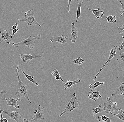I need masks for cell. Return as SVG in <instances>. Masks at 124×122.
<instances>
[{
  "label": "cell",
  "instance_id": "cell-29",
  "mask_svg": "<svg viewBox=\"0 0 124 122\" xmlns=\"http://www.w3.org/2000/svg\"><path fill=\"white\" fill-rule=\"evenodd\" d=\"M122 5V8L120 10V16H122L124 15V4L121 1H120Z\"/></svg>",
  "mask_w": 124,
  "mask_h": 122
},
{
  "label": "cell",
  "instance_id": "cell-2",
  "mask_svg": "<svg viewBox=\"0 0 124 122\" xmlns=\"http://www.w3.org/2000/svg\"><path fill=\"white\" fill-rule=\"evenodd\" d=\"M72 96V98L68 101L65 110L62 112L60 114V117H62V116L66 113L69 111L72 112L74 109L78 108L81 105V103L78 99L77 96L76 95V93H74Z\"/></svg>",
  "mask_w": 124,
  "mask_h": 122
},
{
  "label": "cell",
  "instance_id": "cell-19",
  "mask_svg": "<svg viewBox=\"0 0 124 122\" xmlns=\"http://www.w3.org/2000/svg\"><path fill=\"white\" fill-rule=\"evenodd\" d=\"M20 70L21 71H22V73L24 74V75L26 77V78H27V80H28L29 81H31L32 83H33V84H34L36 86H38L39 84L37 83V82H36L34 80V77L33 76H30V75H28L23 70Z\"/></svg>",
  "mask_w": 124,
  "mask_h": 122
},
{
  "label": "cell",
  "instance_id": "cell-38",
  "mask_svg": "<svg viewBox=\"0 0 124 122\" xmlns=\"http://www.w3.org/2000/svg\"><path fill=\"white\" fill-rule=\"evenodd\" d=\"M123 98V99H124V97H123V98Z\"/></svg>",
  "mask_w": 124,
  "mask_h": 122
},
{
  "label": "cell",
  "instance_id": "cell-25",
  "mask_svg": "<svg viewBox=\"0 0 124 122\" xmlns=\"http://www.w3.org/2000/svg\"><path fill=\"white\" fill-rule=\"evenodd\" d=\"M108 23H116V16L115 15H112L108 16L106 17Z\"/></svg>",
  "mask_w": 124,
  "mask_h": 122
},
{
  "label": "cell",
  "instance_id": "cell-6",
  "mask_svg": "<svg viewBox=\"0 0 124 122\" xmlns=\"http://www.w3.org/2000/svg\"><path fill=\"white\" fill-rule=\"evenodd\" d=\"M11 30L10 31L4 30L2 28H0V43L5 41L6 43L10 44L11 41L12 36L10 34Z\"/></svg>",
  "mask_w": 124,
  "mask_h": 122
},
{
  "label": "cell",
  "instance_id": "cell-26",
  "mask_svg": "<svg viewBox=\"0 0 124 122\" xmlns=\"http://www.w3.org/2000/svg\"><path fill=\"white\" fill-rule=\"evenodd\" d=\"M84 61H84V60L81 58V57H79L76 59L71 61V63L74 64H77V65H80L81 64H83L84 63Z\"/></svg>",
  "mask_w": 124,
  "mask_h": 122
},
{
  "label": "cell",
  "instance_id": "cell-10",
  "mask_svg": "<svg viewBox=\"0 0 124 122\" xmlns=\"http://www.w3.org/2000/svg\"><path fill=\"white\" fill-rule=\"evenodd\" d=\"M6 100L7 102V105H6L7 106H11V107H14V108L17 109H19V106L17 103V102L22 101V99L21 98L15 99L12 97H10L9 98L6 99Z\"/></svg>",
  "mask_w": 124,
  "mask_h": 122
},
{
  "label": "cell",
  "instance_id": "cell-35",
  "mask_svg": "<svg viewBox=\"0 0 124 122\" xmlns=\"http://www.w3.org/2000/svg\"><path fill=\"white\" fill-rule=\"evenodd\" d=\"M18 27V25L17 23H16L14 25H13L11 28V30H14V29H17V28Z\"/></svg>",
  "mask_w": 124,
  "mask_h": 122
},
{
  "label": "cell",
  "instance_id": "cell-18",
  "mask_svg": "<svg viewBox=\"0 0 124 122\" xmlns=\"http://www.w3.org/2000/svg\"><path fill=\"white\" fill-rule=\"evenodd\" d=\"M52 75L53 76L55 77V80L56 81H58L59 80H61V81L64 83V84H65V81H63L62 77L60 76V74L58 72V69H55L52 72Z\"/></svg>",
  "mask_w": 124,
  "mask_h": 122
},
{
  "label": "cell",
  "instance_id": "cell-33",
  "mask_svg": "<svg viewBox=\"0 0 124 122\" xmlns=\"http://www.w3.org/2000/svg\"><path fill=\"white\" fill-rule=\"evenodd\" d=\"M72 0H69V1H68V5H67V9H68V11L69 13H70V4H71Z\"/></svg>",
  "mask_w": 124,
  "mask_h": 122
},
{
  "label": "cell",
  "instance_id": "cell-36",
  "mask_svg": "<svg viewBox=\"0 0 124 122\" xmlns=\"http://www.w3.org/2000/svg\"><path fill=\"white\" fill-rule=\"evenodd\" d=\"M23 122H31L28 119H23Z\"/></svg>",
  "mask_w": 124,
  "mask_h": 122
},
{
  "label": "cell",
  "instance_id": "cell-9",
  "mask_svg": "<svg viewBox=\"0 0 124 122\" xmlns=\"http://www.w3.org/2000/svg\"><path fill=\"white\" fill-rule=\"evenodd\" d=\"M1 111L3 112L4 114L7 115L10 118L15 120L16 122H20L21 121L22 119L21 116L18 112L16 111L9 112L2 110H1Z\"/></svg>",
  "mask_w": 124,
  "mask_h": 122
},
{
  "label": "cell",
  "instance_id": "cell-13",
  "mask_svg": "<svg viewBox=\"0 0 124 122\" xmlns=\"http://www.w3.org/2000/svg\"><path fill=\"white\" fill-rule=\"evenodd\" d=\"M69 40L70 39L67 38L66 36L64 35L59 37H55L53 36L50 38V41L53 43L58 42L60 44H65L67 42V40Z\"/></svg>",
  "mask_w": 124,
  "mask_h": 122
},
{
  "label": "cell",
  "instance_id": "cell-21",
  "mask_svg": "<svg viewBox=\"0 0 124 122\" xmlns=\"http://www.w3.org/2000/svg\"><path fill=\"white\" fill-rule=\"evenodd\" d=\"M83 0H79L78 2V6L77 11L76 20V22H77L78 20L79 19V17H80V14H81V4L83 3Z\"/></svg>",
  "mask_w": 124,
  "mask_h": 122
},
{
  "label": "cell",
  "instance_id": "cell-12",
  "mask_svg": "<svg viewBox=\"0 0 124 122\" xmlns=\"http://www.w3.org/2000/svg\"><path fill=\"white\" fill-rule=\"evenodd\" d=\"M72 28L70 30V34L71 36L70 38H71V39H70V40L72 41L73 43H76V41L78 36V32L76 26L74 22H73L71 24Z\"/></svg>",
  "mask_w": 124,
  "mask_h": 122
},
{
  "label": "cell",
  "instance_id": "cell-17",
  "mask_svg": "<svg viewBox=\"0 0 124 122\" xmlns=\"http://www.w3.org/2000/svg\"><path fill=\"white\" fill-rule=\"evenodd\" d=\"M80 80L79 79H77L76 80L72 81H70V80L67 81V82L66 83L64 84L63 85V87H65L64 90H66L67 89L72 88V86L73 85L79 83L80 82Z\"/></svg>",
  "mask_w": 124,
  "mask_h": 122
},
{
  "label": "cell",
  "instance_id": "cell-4",
  "mask_svg": "<svg viewBox=\"0 0 124 122\" xmlns=\"http://www.w3.org/2000/svg\"><path fill=\"white\" fill-rule=\"evenodd\" d=\"M18 21L25 22L27 23L28 25H38L40 27H42L35 19L33 12L32 10H30L25 12L24 17L22 19H18Z\"/></svg>",
  "mask_w": 124,
  "mask_h": 122
},
{
  "label": "cell",
  "instance_id": "cell-7",
  "mask_svg": "<svg viewBox=\"0 0 124 122\" xmlns=\"http://www.w3.org/2000/svg\"><path fill=\"white\" fill-rule=\"evenodd\" d=\"M45 108V107H42L40 105L38 106L37 110L34 112V115L31 119V122L35 120H40L45 119V115L43 114V109Z\"/></svg>",
  "mask_w": 124,
  "mask_h": 122
},
{
  "label": "cell",
  "instance_id": "cell-30",
  "mask_svg": "<svg viewBox=\"0 0 124 122\" xmlns=\"http://www.w3.org/2000/svg\"><path fill=\"white\" fill-rule=\"evenodd\" d=\"M117 29L118 31V33L121 34H124V24H123L121 27H117Z\"/></svg>",
  "mask_w": 124,
  "mask_h": 122
},
{
  "label": "cell",
  "instance_id": "cell-5",
  "mask_svg": "<svg viewBox=\"0 0 124 122\" xmlns=\"http://www.w3.org/2000/svg\"><path fill=\"white\" fill-rule=\"evenodd\" d=\"M107 101L104 103V109L105 111L106 114H109L110 113L116 112L118 113L120 109L117 107L116 102H112L110 98L108 97L106 98Z\"/></svg>",
  "mask_w": 124,
  "mask_h": 122
},
{
  "label": "cell",
  "instance_id": "cell-14",
  "mask_svg": "<svg viewBox=\"0 0 124 122\" xmlns=\"http://www.w3.org/2000/svg\"><path fill=\"white\" fill-rule=\"evenodd\" d=\"M88 96L89 98L95 101H97L99 98H103L101 96L99 91H91L88 93Z\"/></svg>",
  "mask_w": 124,
  "mask_h": 122
},
{
  "label": "cell",
  "instance_id": "cell-31",
  "mask_svg": "<svg viewBox=\"0 0 124 122\" xmlns=\"http://www.w3.org/2000/svg\"><path fill=\"white\" fill-rule=\"evenodd\" d=\"M1 111L0 108V122H8V119L6 118H4L3 117V115H2Z\"/></svg>",
  "mask_w": 124,
  "mask_h": 122
},
{
  "label": "cell",
  "instance_id": "cell-23",
  "mask_svg": "<svg viewBox=\"0 0 124 122\" xmlns=\"http://www.w3.org/2000/svg\"><path fill=\"white\" fill-rule=\"evenodd\" d=\"M104 84V82H100L97 81L94 83L90 84L89 85V88L91 89V91H94L96 88L99 87L101 85H103Z\"/></svg>",
  "mask_w": 124,
  "mask_h": 122
},
{
  "label": "cell",
  "instance_id": "cell-37",
  "mask_svg": "<svg viewBox=\"0 0 124 122\" xmlns=\"http://www.w3.org/2000/svg\"><path fill=\"white\" fill-rule=\"evenodd\" d=\"M122 38H123V39L124 38V36H122Z\"/></svg>",
  "mask_w": 124,
  "mask_h": 122
},
{
  "label": "cell",
  "instance_id": "cell-32",
  "mask_svg": "<svg viewBox=\"0 0 124 122\" xmlns=\"http://www.w3.org/2000/svg\"><path fill=\"white\" fill-rule=\"evenodd\" d=\"M124 49V38L123 39L122 43H121V45L119 46V50H121Z\"/></svg>",
  "mask_w": 124,
  "mask_h": 122
},
{
  "label": "cell",
  "instance_id": "cell-27",
  "mask_svg": "<svg viewBox=\"0 0 124 122\" xmlns=\"http://www.w3.org/2000/svg\"><path fill=\"white\" fill-rule=\"evenodd\" d=\"M116 60L119 63H124V52L120 54L119 57L116 59Z\"/></svg>",
  "mask_w": 124,
  "mask_h": 122
},
{
  "label": "cell",
  "instance_id": "cell-28",
  "mask_svg": "<svg viewBox=\"0 0 124 122\" xmlns=\"http://www.w3.org/2000/svg\"><path fill=\"white\" fill-rule=\"evenodd\" d=\"M7 93V91L2 90L0 89V101H2V100L5 101L6 100L5 95Z\"/></svg>",
  "mask_w": 124,
  "mask_h": 122
},
{
  "label": "cell",
  "instance_id": "cell-24",
  "mask_svg": "<svg viewBox=\"0 0 124 122\" xmlns=\"http://www.w3.org/2000/svg\"><path fill=\"white\" fill-rule=\"evenodd\" d=\"M111 119L107 117L105 115H103L101 116H98L97 120L99 122H112L111 120Z\"/></svg>",
  "mask_w": 124,
  "mask_h": 122
},
{
  "label": "cell",
  "instance_id": "cell-20",
  "mask_svg": "<svg viewBox=\"0 0 124 122\" xmlns=\"http://www.w3.org/2000/svg\"><path fill=\"white\" fill-rule=\"evenodd\" d=\"M110 113L112 115L115 116L121 121L124 122V111L121 109H120L117 114H114L112 113Z\"/></svg>",
  "mask_w": 124,
  "mask_h": 122
},
{
  "label": "cell",
  "instance_id": "cell-11",
  "mask_svg": "<svg viewBox=\"0 0 124 122\" xmlns=\"http://www.w3.org/2000/svg\"><path fill=\"white\" fill-rule=\"evenodd\" d=\"M19 56L21 57L23 63H29L30 61H31L33 59L35 58H38V57H41L43 58L44 57L41 56H32L31 54H20Z\"/></svg>",
  "mask_w": 124,
  "mask_h": 122
},
{
  "label": "cell",
  "instance_id": "cell-15",
  "mask_svg": "<svg viewBox=\"0 0 124 122\" xmlns=\"http://www.w3.org/2000/svg\"><path fill=\"white\" fill-rule=\"evenodd\" d=\"M101 8H98L97 10L96 9H95V10H91V9L89 8H86L87 9L92 11L93 14L94 15L95 17L98 19L101 18L103 17L104 15V12L103 11L100 10Z\"/></svg>",
  "mask_w": 124,
  "mask_h": 122
},
{
  "label": "cell",
  "instance_id": "cell-1",
  "mask_svg": "<svg viewBox=\"0 0 124 122\" xmlns=\"http://www.w3.org/2000/svg\"><path fill=\"white\" fill-rule=\"evenodd\" d=\"M19 68V65H17V67L16 69L15 70L17 78L18 83H19V88L17 90L15 94L17 98H21L22 97H24L27 98L29 103L31 104V102L30 101L28 94V87L26 85L23 83L21 81L19 76V71L20 70H18Z\"/></svg>",
  "mask_w": 124,
  "mask_h": 122
},
{
  "label": "cell",
  "instance_id": "cell-34",
  "mask_svg": "<svg viewBox=\"0 0 124 122\" xmlns=\"http://www.w3.org/2000/svg\"><path fill=\"white\" fill-rule=\"evenodd\" d=\"M18 31H19V29H14V30H12V36L14 35L15 34H16L17 32H18Z\"/></svg>",
  "mask_w": 124,
  "mask_h": 122
},
{
  "label": "cell",
  "instance_id": "cell-22",
  "mask_svg": "<svg viewBox=\"0 0 124 122\" xmlns=\"http://www.w3.org/2000/svg\"><path fill=\"white\" fill-rule=\"evenodd\" d=\"M101 106H102V105L100 103L98 107L93 109L92 111V113H93V116H94L98 113L104 111L103 108H101Z\"/></svg>",
  "mask_w": 124,
  "mask_h": 122
},
{
  "label": "cell",
  "instance_id": "cell-8",
  "mask_svg": "<svg viewBox=\"0 0 124 122\" xmlns=\"http://www.w3.org/2000/svg\"><path fill=\"white\" fill-rule=\"evenodd\" d=\"M117 47L118 46H114L112 49H111L110 54H109V57H108L107 60L106 61V63H105V64L103 65V66L101 67V69L100 70L99 73H98L97 74H96L95 77H94V78L93 80V81H94L96 79L97 76L100 74L101 72L102 71L103 69L105 67V66L108 64V62H110V61H111V60L113 57L116 56V51H117Z\"/></svg>",
  "mask_w": 124,
  "mask_h": 122
},
{
  "label": "cell",
  "instance_id": "cell-16",
  "mask_svg": "<svg viewBox=\"0 0 124 122\" xmlns=\"http://www.w3.org/2000/svg\"><path fill=\"white\" fill-rule=\"evenodd\" d=\"M118 95L124 96V83H122L119 85L118 88L111 95L112 97H115Z\"/></svg>",
  "mask_w": 124,
  "mask_h": 122
},
{
  "label": "cell",
  "instance_id": "cell-3",
  "mask_svg": "<svg viewBox=\"0 0 124 122\" xmlns=\"http://www.w3.org/2000/svg\"><path fill=\"white\" fill-rule=\"evenodd\" d=\"M41 37V35L40 34H39L33 37H31V36H29L28 38L23 39L22 41L18 43H14L12 41H11V42L12 43V46L14 47L17 48L20 46H25L30 47L31 49H32L35 47V44L36 40L40 39Z\"/></svg>",
  "mask_w": 124,
  "mask_h": 122
}]
</instances>
